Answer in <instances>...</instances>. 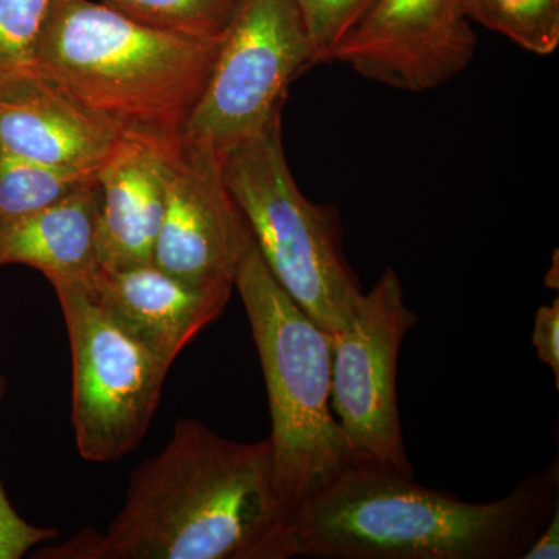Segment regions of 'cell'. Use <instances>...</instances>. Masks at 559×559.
<instances>
[{
  "instance_id": "1",
  "label": "cell",
  "mask_w": 559,
  "mask_h": 559,
  "mask_svg": "<svg viewBox=\"0 0 559 559\" xmlns=\"http://www.w3.org/2000/svg\"><path fill=\"white\" fill-rule=\"evenodd\" d=\"M33 558H294L271 441L240 443L180 418L160 454L132 471L123 507L105 532L80 530Z\"/></svg>"
},
{
  "instance_id": "2",
  "label": "cell",
  "mask_w": 559,
  "mask_h": 559,
  "mask_svg": "<svg viewBox=\"0 0 559 559\" xmlns=\"http://www.w3.org/2000/svg\"><path fill=\"white\" fill-rule=\"evenodd\" d=\"M558 463L506 498L460 500L414 476L353 465L290 521L294 558L514 559L558 506Z\"/></svg>"
},
{
  "instance_id": "3",
  "label": "cell",
  "mask_w": 559,
  "mask_h": 559,
  "mask_svg": "<svg viewBox=\"0 0 559 559\" xmlns=\"http://www.w3.org/2000/svg\"><path fill=\"white\" fill-rule=\"evenodd\" d=\"M221 38L162 31L105 2L57 0L40 35L39 75L120 134L179 142Z\"/></svg>"
},
{
  "instance_id": "4",
  "label": "cell",
  "mask_w": 559,
  "mask_h": 559,
  "mask_svg": "<svg viewBox=\"0 0 559 559\" xmlns=\"http://www.w3.org/2000/svg\"><path fill=\"white\" fill-rule=\"evenodd\" d=\"M266 384L272 474L288 521L355 465L331 409L333 336L325 333L264 263L250 240L235 275Z\"/></svg>"
},
{
  "instance_id": "5",
  "label": "cell",
  "mask_w": 559,
  "mask_h": 559,
  "mask_svg": "<svg viewBox=\"0 0 559 559\" xmlns=\"http://www.w3.org/2000/svg\"><path fill=\"white\" fill-rule=\"evenodd\" d=\"M223 178L264 263L290 299L337 336L364 293L345 259L340 216L297 187L282 142V116L229 151Z\"/></svg>"
},
{
  "instance_id": "6",
  "label": "cell",
  "mask_w": 559,
  "mask_h": 559,
  "mask_svg": "<svg viewBox=\"0 0 559 559\" xmlns=\"http://www.w3.org/2000/svg\"><path fill=\"white\" fill-rule=\"evenodd\" d=\"M312 49L296 0H241L180 145L223 160L277 116Z\"/></svg>"
},
{
  "instance_id": "7",
  "label": "cell",
  "mask_w": 559,
  "mask_h": 559,
  "mask_svg": "<svg viewBox=\"0 0 559 559\" xmlns=\"http://www.w3.org/2000/svg\"><path fill=\"white\" fill-rule=\"evenodd\" d=\"M49 282L72 353L76 450L87 462H117L145 439L170 366L110 319L83 285Z\"/></svg>"
},
{
  "instance_id": "8",
  "label": "cell",
  "mask_w": 559,
  "mask_h": 559,
  "mask_svg": "<svg viewBox=\"0 0 559 559\" xmlns=\"http://www.w3.org/2000/svg\"><path fill=\"white\" fill-rule=\"evenodd\" d=\"M417 323L399 274L388 267L364 293L347 329L333 337L331 409L355 465L414 476L400 423L396 370L401 345Z\"/></svg>"
},
{
  "instance_id": "9",
  "label": "cell",
  "mask_w": 559,
  "mask_h": 559,
  "mask_svg": "<svg viewBox=\"0 0 559 559\" xmlns=\"http://www.w3.org/2000/svg\"><path fill=\"white\" fill-rule=\"evenodd\" d=\"M476 49L465 0H378L330 62L393 90L426 92L468 68Z\"/></svg>"
},
{
  "instance_id": "10",
  "label": "cell",
  "mask_w": 559,
  "mask_h": 559,
  "mask_svg": "<svg viewBox=\"0 0 559 559\" xmlns=\"http://www.w3.org/2000/svg\"><path fill=\"white\" fill-rule=\"evenodd\" d=\"M223 178V160L180 145L171 160L153 263L194 286H234L252 240Z\"/></svg>"
},
{
  "instance_id": "11",
  "label": "cell",
  "mask_w": 559,
  "mask_h": 559,
  "mask_svg": "<svg viewBox=\"0 0 559 559\" xmlns=\"http://www.w3.org/2000/svg\"><path fill=\"white\" fill-rule=\"evenodd\" d=\"M180 142L123 135L97 173L100 190L98 264L121 271L153 263Z\"/></svg>"
},
{
  "instance_id": "12",
  "label": "cell",
  "mask_w": 559,
  "mask_h": 559,
  "mask_svg": "<svg viewBox=\"0 0 559 559\" xmlns=\"http://www.w3.org/2000/svg\"><path fill=\"white\" fill-rule=\"evenodd\" d=\"M92 299L156 358L173 366L182 349L219 318L234 286H194L156 264L98 271Z\"/></svg>"
},
{
  "instance_id": "13",
  "label": "cell",
  "mask_w": 559,
  "mask_h": 559,
  "mask_svg": "<svg viewBox=\"0 0 559 559\" xmlns=\"http://www.w3.org/2000/svg\"><path fill=\"white\" fill-rule=\"evenodd\" d=\"M123 134L60 92L0 106V151L61 170L98 173Z\"/></svg>"
},
{
  "instance_id": "14",
  "label": "cell",
  "mask_w": 559,
  "mask_h": 559,
  "mask_svg": "<svg viewBox=\"0 0 559 559\" xmlns=\"http://www.w3.org/2000/svg\"><path fill=\"white\" fill-rule=\"evenodd\" d=\"M97 180L64 200L0 226V266L25 264L46 275L91 286L100 271Z\"/></svg>"
},
{
  "instance_id": "15",
  "label": "cell",
  "mask_w": 559,
  "mask_h": 559,
  "mask_svg": "<svg viewBox=\"0 0 559 559\" xmlns=\"http://www.w3.org/2000/svg\"><path fill=\"white\" fill-rule=\"evenodd\" d=\"M57 0H0V106L46 91L38 49L44 25Z\"/></svg>"
},
{
  "instance_id": "16",
  "label": "cell",
  "mask_w": 559,
  "mask_h": 559,
  "mask_svg": "<svg viewBox=\"0 0 559 559\" xmlns=\"http://www.w3.org/2000/svg\"><path fill=\"white\" fill-rule=\"evenodd\" d=\"M97 180V173L61 170L0 151V226L64 200Z\"/></svg>"
},
{
  "instance_id": "17",
  "label": "cell",
  "mask_w": 559,
  "mask_h": 559,
  "mask_svg": "<svg viewBox=\"0 0 559 559\" xmlns=\"http://www.w3.org/2000/svg\"><path fill=\"white\" fill-rule=\"evenodd\" d=\"M465 13L528 53L549 57L558 50L559 0H465Z\"/></svg>"
},
{
  "instance_id": "18",
  "label": "cell",
  "mask_w": 559,
  "mask_h": 559,
  "mask_svg": "<svg viewBox=\"0 0 559 559\" xmlns=\"http://www.w3.org/2000/svg\"><path fill=\"white\" fill-rule=\"evenodd\" d=\"M143 24L191 38H221L241 0H102Z\"/></svg>"
},
{
  "instance_id": "19",
  "label": "cell",
  "mask_w": 559,
  "mask_h": 559,
  "mask_svg": "<svg viewBox=\"0 0 559 559\" xmlns=\"http://www.w3.org/2000/svg\"><path fill=\"white\" fill-rule=\"evenodd\" d=\"M378 0H296L314 64L330 62L331 53L358 27Z\"/></svg>"
},
{
  "instance_id": "20",
  "label": "cell",
  "mask_w": 559,
  "mask_h": 559,
  "mask_svg": "<svg viewBox=\"0 0 559 559\" xmlns=\"http://www.w3.org/2000/svg\"><path fill=\"white\" fill-rule=\"evenodd\" d=\"M7 392V380L0 373V401ZM60 536L58 530L36 527L22 520L7 499L0 484V559H20L39 544L49 543Z\"/></svg>"
},
{
  "instance_id": "21",
  "label": "cell",
  "mask_w": 559,
  "mask_h": 559,
  "mask_svg": "<svg viewBox=\"0 0 559 559\" xmlns=\"http://www.w3.org/2000/svg\"><path fill=\"white\" fill-rule=\"evenodd\" d=\"M533 347L540 362L546 364L555 378L559 390V300L543 305L536 311L535 329L532 336Z\"/></svg>"
},
{
  "instance_id": "22",
  "label": "cell",
  "mask_w": 559,
  "mask_h": 559,
  "mask_svg": "<svg viewBox=\"0 0 559 559\" xmlns=\"http://www.w3.org/2000/svg\"><path fill=\"white\" fill-rule=\"evenodd\" d=\"M559 558V503L554 513L540 530L532 546L522 555V559H558Z\"/></svg>"
}]
</instances>
